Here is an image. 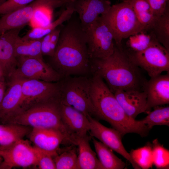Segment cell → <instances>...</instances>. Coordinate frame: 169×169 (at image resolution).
Wrapping results in <instances>:
<instances>
[{
  "label": "cell",
  "mask_w": 169,
  "mask_h": 169,
  "mask_svg": "<svg viewBox=\"0 0 169 169\" xmlns=\"http://www.w3.org/2000/svg\"><path fill=\"white\" fill-rule=\"evenodd\" d=\"M132 7L139 22L146 32L151 28L157 16L153 13L147 0H124Z\"/></svg>",
  "instance_id": "obj_24"
},
{
  "label": "cell",
  "mask_w": 169,
  "mask_h": 169,
  "mask_svg": "<svg viewBox=\"0 0 169 169\" xmlns=\"http://www.w3.org/2000/svg\"><path fill=\"white\" fill-rule=\"evenodd\" d=\"M56 156L54 159L56 169H79L78 156L74 147H69Z\"/></svg>",
  "instance_id": "obj_30"
},
{
  "label": "cell",
  "mask_w": 169,
  "mask_h": 169,
  "mask_svg": "<svg viewBox=\"0 0 169 169\" xmlns=\"http://www.w3.org/2000/svg\"><path fill=\"white\" fill-rule=\"evenodd\" d=\"M156 39L169 51V8L158 16L149 31Z\"/></svg>",
  "instance_id": "obj_27"
},
{
  "label": "cell",
  "mask_w": 169,
  "mask_h": 169,
  "mask_svg": "<svg viewBox=\"0 0 169 169\" xmlns=\"http://www.w3.org/2000/svg\"><path fill=\"white\" fill-rule=\"evenodd\" d=\"M59 81L52 82L24 79L22 84L21 99L17 115L36 105L59 98Z\"/></svg>",
  "instance_id": "obj_8"
},
{
  "label": "cell",
  "mask_w": 169,
  "mask_h": 169,
  "mask_svg": "<svg viewBox=\"0 0 169 169\" xmlns=\"http://www.w3.org/2000/svg\"><path fill=\"white\" fill-rule=\"evenodd\" d=\"M17 67L9 76L23 79H34L55 82L63 77L43 59L37 58H22L17 59Z\"/></svg>",
  "instance_id": "obj_12"
},
{
  "label": "cell",
  "mask_w": 169,
  "mask_h": 169,
  "mask_svg": "<svg viewBox=\"0 0 169 169\" xmlns=\"http://www.w3.org/2000/svg\"><path fill=\"white\" fill-rule=\"evenodd\" d=\"M60 105V99L58 98L36 105L13 117L8 124L55 129L64 134L69 144L77 145V139L69 132L63 123Z\"/></svg>",
  "instance_id": "obj_4"
},
{
  "label": "cell",
  "mask_w": 169,
  "mask_h": 169,
  "mask_svg": "<svg viewBox=\"0 0 169 169\" xmlns=\"http://www.w3.org/2000/svg\"><path fill=\"white\" fill-rule=\"evenodd\" d=\"M32 128L15 124H0V145L9 144L29 135Z\"/></svg>",
  "instance_id": "obj_26"
},
{
  "label": "cell",
  "mask_w": 169,
  "mask_h": 169,
  "mask_svg": "<svg viewBox=\"0 0 169 169\" xmlns=\"http://www.w3.org/2000/svg\"><path fill=\"white\" fill-rule=\"evenodd\" d=\"M90 79L95 119L107 122L120 133L122 137L129 133H136L142 137L148 135L151 129L142 120H136L126 114L114 93L100 76L93 74Z\"/></svg>",
  "instance_id": "obj_2"
},
{
  "label": "cell",
  "mask_w": 169,
  "mask_h": 169,
  "mask_svg": "<svg viewBox=\"0 0 169 169\" xmlns=\"http://www.w3.org/2000/svg\"><path fill=\"white\" fill-rule=\"evenodd\" d=\"M28 135L34 146L56 154L60 144L69 143L64 134L55 129L32 128Z\"/></svg>",
  "instance_id": "obj_18"
},
{
  "label": "cell",
  "mask_w": 169,
  "mask_h": 169,
  "mask_svg": "<svg viewBox=\"0 0 169 169\" xmlns=\"http://www.w3.org/2000/svg\"><path fill=\"white\" fill-rule=\"evenodd\" d=\"M67 4L78 14L84 30L100 16L106 13L111 6L108 0H71Z\"/></svg>",
  "instance_id": "obj_14"
},
{
  "label": "cell",
  "mask_w": 169,
  "mask_h": 169,
  "mask_svg": "<svg viewBox=\"0 0 169 169\" xmlns=\"http://www.w3.org/2000/svg\"><path fill=\"white\" fill-rule=\"evenodd\" d=\"M41 38L24 40L20 36L17 38L14 46L15 55L17 59L22 58H37L43 59L41 50Z\"/></svg>",
  "instance_id": "obj_25"
},
{
  "label": "cell",
  "mask_w": 169,
  "mask_h": 169,
  "mask_svg": "<svg viewBox=\"0 0 169 169\" xmlns=\"http://www.w3.org/2000/svg\"><path fill=\"white\" fill-rule=\"evenodd\" d=\"M71 0H35L23 7L3 15L0 18V35L8 31L22 28L33 18L39 10L50 13L65 6Z\"/></svg>",
  "instance_id": "obj_7"
},
{
  "label": "cell",
  "mask_w": 169,
  "mask_h": 169,
  "mask_svg": "<svg viewBox=\"0 0 169 169\" xmlns=\"http://www.w3.org/2000/svg\"><path fill=\"white\" fill-rule=\"evenodd\" d=\"M2 161H3L2 158V157L0 155V163Z\"/></svg>",
  "instance_id": "obj_39"
},
{
  "label": "cell",
  "mask_w": 169,
  "mask_h": 169,
  "mask_svg": "<svg viewBox=\"0 0 169 169\" xmlns=\"http://www.w3.org/2000/svg\"><path fill=\"white\" fill-rule=\"evenodd\" d=\"M132 159L141 169H148L153 165L151 144L147 143L145 146L132 149L129 153Z\"/></svg>",
  "instance_id": "obj_28"
},
{
  "label": "cell",
  "mask_w": 169,
  "mask_h": 169,
  "mask_svg": "<svg viewBox=\"0 0 169 169\" xmlns=\"http://www.w3.org/2000/svg\"><path fill=\"white\" fill-rule=\"evenodd\" d=\"M35 0H7L0 5V14L4 15L25 6Z\"/></svg>",
  "instance_id": "obj_34"
},
{
  "label": "cell",
  "mask_w": 169,
  "mask_h": 169,
  "mask_svg": "<svg viewBox=\"0 0 169 169\" xmlns=\"http://www.w3.org/2000/svg\"><path fill=\"white\" fill-rule=\"evenodd\" d=\"M52 61L63 78L92 74L86 33L78 16L73 14L63 25Z\"/></svg>",
  "instance_id": "obj_1"
},
{
  "label": "cell",
  "mask_w": 169,
  "mask_h": 169,
  "mask_svg": "<svg viewBox=\"0 0 169 169\" xmlns=\"http://www.w3.org/2000/svg\"><path fill=\"white\" fill-rule=\"evenodd\" d=\"M37 159L36 166L40 169H55L54 158L57 154L49 152L33 146Z\"/></svg>",
  "instance_id": "obj_33"
},
{
  "label": "cell",
  "mask_w": 169,
  "mask_h": 169,
  "mask_svg": "<svg viewBox=\"0 0 169 169\" xmlns=\"http://www.w3.org/2000/svg\"><path fill=\"white\" fill-rule=\"evenodd\" d=\"M59 81L60 103L72 107L87 116L95 117L91 99L90 77L69 76Z\"/></svg>",
  "instance_id": "obj_5"
},
{
  "label": "cell",
  "mask_w": 169,
  "mask_h": 169,
  "mask_svg": "<svg viewBox=\"0 0 169 169\" xmlns=\"http://www.w3.org/2000/svg\"><path fill=\"white\" fill-rule=\"evenodd\" d=\"M91 138L99 160L105 169H123L126 167L125 162L117 157L111 149L94 137Z\"/></svg>",
  "instance_id": "obj_23"
},
{
  "label": "cell",
  "mask_w": 169,
  "mask_h": 169,
  "mask_svg": "<svg viewBox=\"0 0 169 169\" xmlns=\"http://www.w3.org/2000/svg\"><path fill=\"white\" fill-rule=\"evenodd\" d=\"M153 165L157 169H168L169 151L161 144L157 139L151 144Z\"/></svg>",
  "instance_id": "obj_32"
},
{
  "label": "cell",
  "mask_w": 169,
  "mask_h": 169,
  "mask_svg": "<svg viewBox=\"0 0 169 169\" xmlns=\"http://www.w3.org/2000/svg\"><path fill=\"white\" fill-rule=\"evenodd\" d=\"M85 31L90 59L106 58L113 54L115 47L114 36L102 16Z\"/></svg>",
  "instance_id": "obj_10"
},
{
  "label": "cell",
  "mask_w": 169,
  "mask_h": 169,
  "mask_svg": "<svg viewBox=\"0 0 169 169\" xmlns=\"http://www.w3.org/2000/svg\"><path fill=\"white\" fill-rule=\"evenodd\" d=\"M6 74L4 70L0 65V78H2Z\"/></svg>",
  "instance_id": "obj_37"
},
{
  "label": "cell",
  "mask_w": 169,
  "mask_h": 169,
  "mask_svg": "<svg viewBox=\"0 0 169 169\" xmlns=\"http://www.w3.org/2000/svg\"><path fill=\"white\" fill-rule=\"evenodd\" d=\"M90 63L92 74L100 76L113 93L118 90L143 91L147 80L123 49L115 46L110 55L90 59Z\"/></svg>",
  "instance_id": "obj_3"
},
{
  "label": "cell",
  "mask_w": 169,
  "mask_h": 169,
  "mask_svg": "<svg viewBox=\"0 0 169 169\" xmlns=\"http://www.w3.org/2000/svg\"><path fill=\"white\" fill-rule=\"evenodd\" d=\"M9 87L0 104V124H8L17 115L22 97V84L24 79L11 77Z\"/></svg>",
  "instance_id": "obj_16"
},
{
  "label": "cell",
  "mask_w": 169,
  "mask_h": 169,
  "mask_svg": "<svg viewBox=\"0 0 169 169\" xmlns=\"http://www.w3.org/2000/svg\"><path fill=\"white\" fill-rule=\"evenodd\" d=\"M0 78V104L4 95L5 92V85L4 82Z\"/></svg>",
  "instance_id": "obj_36"
},
{
  "label": "cell",
  "mask_w": 169,
  "mask_h": 169,
  "mask_svg": "<svg viewBox=\"0 0 169 169\" xmlns=\"http://www.w3.org/2000/svg\"><path fill=\"white\" fill-rule=\"evenodd\" d=\"M72 8L67 4L65 8L59 17L54 21L41 26L33 27L29 30L22 38L24 40H34L42 38L66 21H67L74 13Z\"/></svg>",
  "instance_id": "obj_22"
},
{
  "label": "cell",
  "mask_w": 169,
  "mask_h": 169,
  "mask_svg": "<svg viewBox=\"0 0 169 169\" xmlns=\"http://www.w3.org/2000/svg\"><path fill=\"white\" fill-rule=\"evenodd\" d=\"M101 16L112 32L114 42L118 48L123 49V40L146 32L132 7L126 1H123L111 6L108 12Z\"/></svg>",
  "instance_id": "obj_6"
},
{
  "label": "cell",
  "mask_w": 169,
  "mask_h": 169,
  "mask_svg": "<svg viewBox=\"0 0 169 169\" xmlns=\"http://www.w3.org/2000/svg\"><path fill=\"white\" fill-rule=\"evenodd\" d=\"M113 93L124 111L132 118L135 119L139 114L148 113L146 95L143 91L118 90Z\"/></svg>",
  "instance_id": "obj_17"
},
{
  "label": "cell",
  "mask_w": 169,
  "mask_h": 169,
  "mask_svg": "<svg viewBox=\"0 0 169 169\" xmlns=\"http://www.w3.org/2000/svg\"><path fill=\"white\" fill-rule=\"evenodd\" d=\"M155 15L159 16L169 8V0H147Z\"/></svg>",
  "instance_id": "obj_35"
},
{
  "label": "cell",
  "mask_w": 169,
  "mask_h": 169,
  "mask_svg": "<svg viewBox=\"0 0 169 169\" xmlns=\"http://www.w3.org/2000/svg\"><path fill=\"white\" fill-rule=\"evenodd\" d=\"M87 117L90 122L89 132L91 136L97 138L112 150L121 155L130 162L134 169H141L125 149L121 141L122 137L118 131L105 126L91 116Z\"/></svg>",
  "instance_id": "obj_13"
},
{
  "label": "cell",
  "mask_w": 169,
  "mask_h": 169,
  "mask_svg": "<svg viewBox=\"0 0 169 169\" xmlns=\"http://www.w3.org/2000/svg\"><path fill=\"white\" fill-rule=\"evenodd\" d=\"M90 138L87 136L79 138L78 140L79 169H105L90 146L89 141Z\"/></svg>",
  "instance_id": "obj_21"
},
{
  "label": "cell",
  "mask_w": 169,
  "mask_h": 169,
  "mask_svg": "<svg viewBox=\"0 0 169 169\" xmlns=\"http://www.w3.org/2000/svg\"><path fill=\"white\" fill-rule=\"evenodd\" d=\"M22 28L12 29L0 35V65L9 76L17 65L14 46Z\"/></svg>",
  "instance_id": "obj_20"
},
{
  "label": "cell",
  "mask_w": 169,
  "mask_h": 169,
  "mask_svg": "<svg viewBox=\"0 0 169 169\" xmlns=\"http://www.w3.org/2000/svg\"><path fill=\"white\" fill-rule=\"evenodd\" d=\"M146 95L148 113L155 107L169 103V72L150 78L143 88Z\"/></svg>",
  "instance_id": "obj_15"
},
{
  "label": "cell",
  "mask_w": 169,
  "mask_h": 169,
  "mask_svg": "<svg viewBox=\"0 0 169 169\" xmlns=\"http://www.w3.org/2000/svg\"><path fill=\"white\" fill-rule=\"evenodd\" d=\"M126 52L131 61L146 71L150 78L169 72V51L156 39L142 51Z\"/></svg>",
  "instance_id": "obj_9"
},
{
  "label": "cell",
  "mask_w": 169,
  "mask_h": 169,
  "mask_svg": "<svg viewBox=\"0 0 169 169\" xmlns=\"http://www.w3.org/2000/svg\"><path fill=\"white\" fill-rule=\"evenodd\" d=\"M0 155L3 161L0 169L15 167L36 166L37 159L33 146L29 141L20 139L9 144L0 145Z\"/></svg>",
  "instance_id": "obj_11"
},
{
  "label": "cell",
  "mask_w": 169,
  "mask_h": 169,
  "mask_svg": "<svg viewBox=\"0 0 169 169\" xmlns=\"http://www.w3.org/2000/svg\"><path fill=\"white\" fill-rule=\"evenodd\" d=\"M127 39H128L127 45L131 51V53H128L142 51L148 47L156 39L152 33L150 31L141 32L132 35Z\"/></svg>",
  "instance_id": "obj_31"
},
{
  "label": "cell",
  "mask_w": 169,
  "mask_h": 169,
  "mask_svg": "<svg viewBox=\"0 0 169 169\" xmlns=\"http://www.w3.org/2000/svg\"><path fill=\"white\" fill-rule=\"evenodd\" d=\"M152 111L142 120L144 123L150 129L155 125L169 126V107L159 106L154 108Z\"/></svg>",
  "instance_id": "obj_29"
},
{
  "label": "cell",
  "mask_w": 169,
  "mask_h": 169,
  "mask_svg": "<svg viewBox=\"0 0 169 169\" xmlns=\"http://www.w3.org/2000/svg\"></svg>",
  "instance_id": "obj_40"
},
{
  "label": "cell",
  "mask_w": 169,
  "mask_h": 169,
  "mask_svg": "<svg viewBox=\"0 0 169 169\" xmlns=\"http://www.w3.org/2000/svg\"><path fill=\"white\" fill-rule=\"evenodd\" d=\"M62 121L67 129L78 139L87 136L90 130V122L87 116L72 107L60 103Z\"/></svg>",
  "instance_id": "obj_19"
},
{
  "label": "cell",
  "mask_w": 169,
  "mask_h": 169,
  "mask_svg": "<svg viewBox=\"0 0 169 169\" xmlns=\"http://www.w3.org/2000/svg\"><path fill=\"white\" fill-rule=\"evenodd\" d=\"M7 0H0V5L5 3Z\"/></svg>",
  "instance_id": "obj_38"
}]
</instances>
